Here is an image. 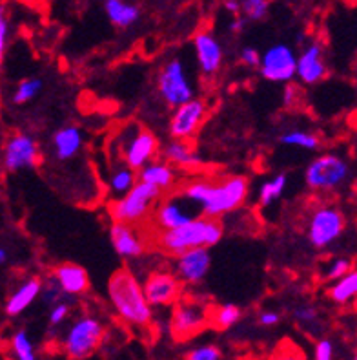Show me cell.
I'll return each instance as SVG.
<instances>
[{"label": "cell", "instance_id": "cell-1", "mask_svg": "<svg viewBox=\"0 0 357 360\" xmlns=\"http://www.w3.org/2000/svg\"><path fill=\"white\" fill-rule=\"evenodd\" d=\"M186 200H190L206 218H224L239 210L250 194L246 176H222V178H194L177 187Z\"/></svg>", "mask_w": 357, "mask_h": 360}, {"label": "cell", "instance_id": "cell-2", "mask_svg": "<svg viewBox=\"0 0 357 360\" xmlns=\"http://www.w3.org/2000/svg\"><path fill=\"white\" fill-rule=\"evenodd\" d=\"M108 300L119 319L135 329H148L154 320V307L146 298L142 282L130 269L122 267L106 283Z\"/></svg>", "mask_w": 357, "mask_h": 360}, {"label": "cell", "instance_id": "cell-3", "mask_svg": "<svg viewBox=\"0 0 357 360\" xmlns=\"http://www.w3.org/2000/svg\"><path fill=\"white\" fill-rule=\"evenodd\" d=\"M222 234H224V225L221 219L197 216L181 227L161 231V233H154L149 236L159 251L175 258V256L190 251V249H197V247L212 249L213 245L221 242Z\"/></svg>", "mask_w": 357, "mask_h": 360}, {"label": "cell", "instance_id": "cell-4", "mask_svg": "<svg viewBox=\"0 0 357 360\" xmlns=\"http://www.w3.org/2000/svg\"><path fill=\"white\" fill-rule=\"evenodd\" d=\"M352 179V165L341 154L325 152L316 155L304 170V185L316 194H335Z\"/></svg>", "mask_w": 357, "mask_h": 360}, {"label": "cell", "instance_id": "cell-5", "mask_svg": "<svg viewBox=\"0 0 357 360\" xmlns=\"http://www.w3.org/2000/svg\"><path fill=\"white\" fill-rule=\"evenodd\" d=\"M161 198H163V192L139 179L135 187L128 194L117 198V200H112L108 214L112 221L142 227L149 221Z\"/></svg>", "mask_w": 357, "mask_h": 360}, {"label": "cell", "instance_id": "cell-6", "mask_svg": "<svg viewBox=\"0 0 357 360\" xmlns=\"http://www.w3.org/2000/svg\"><path fill=\"white\" fill-rule=\"evenodd\" d=\"M307 240L314 249L325 251L343 238L346 231V216L334 203H319L308 212Z\"/></svg>", "mask_w": 357, "mask_h": 360}, {"label": "cell", "instance_id": "cell-7", "mask_svg": "<svg viewBox=\"0 0 357 360\" xmlns=\"http://www.w3.org/2000/svg\"><path fill=\"white\" fill-rule=\"evenodd\" d=\"M157 96L168 108H177L195 97V84L190 70L181 57L164 60L155 77Z\"/></svg>", "mask_w": 357, "mask_h": 360}, {"label": "cell", "instance_id": "cell-8", "mask_svg": "<svg viewBox=\"0 0 357 360\" xmlns=\"http://www.w3.org/2000/svg\"><path fill=\"white\" fill-rule=\"evenodd\" d=\"M105 338V324L95 315H81L75 319L60 338L64 355L69 360H84L97 352Z\"/></svg>", "mask_w": 357, "mask_h": 360}, {"label": "cell", "instance_id": "cell-9", "mask_svg": "<svg viewBox=\"0 0 357 360\" xmlns=\"http://www.w3.org/2000/svg\"><path fill=\"white\" fill-rule=\"evenodd\" d=\"M212 306L199 298H181L172 309L170 333L175 342H188L210 328Z\"/></svg>", "mask_w": 357, "mask_h": 360}, {"label": "cell", "instance_id": "cell-10", "mask_svg": "<svg viewBox=\"0 0 357 360\" xmlns=\"http://www.w3.org/2000/svg\"><path fill=\"white\" fill-rule=\"evenodd\" d=\"M121 136L122 161L131 169H135L137 172L149 161L157 160V155L161 154V146L155 134L139 124L131 123L124 127Z\"/></svg>", "mask_w": 357, "mask_h": 360}, {"label": "cell", "instance_id": "cell-11", "mask_svg": "<svg viewBox=\"0 0 357 360\" xmlns=\"http://www.w3.org/2000/svg\"><path fill=\"white\" fill-rule=\"evenodd\" d=\"M199 210L195 209V205L190 200H186L181 192L175 191L170 196H163L161 201L155 207L154 214L148 221L149 234L161 233V231H170V229L181 227V225L188 224L194 218H197Z\"/></svg>", "mask_w": 357, "mask_h": 360}, {"label": "cell", "instance_id": "cell-12", "mask_svg": "<svg viewBox=\"0 0 357 360\" xmlns=\"http://www.w3.org/2000/svg\"><path fill=\"white\" fill-rule=\"evenodd\" d=\"M41 148L35 137L24 132H13L6 137L2 146V167L6 172L17 174L33 170L41 165Z\"/></svg>", "mask_w": 357, "mask_h": 360}, {"label": "cell", "instance_id": "cell-13", "mask_svg": "<svg viewBox=\"0 0 357 360\" xmlns=\"http://www.w3.org/2000/svg\"><path fill=\"white\" fill-rule=\"evenodd\" d=\"M259 73L268 82L288 84V82H292L297 77V55L285 42L271 44L261 55Z\"/></svg>", "mask_w": 357, "mask_h": 360}, {"label": "cell", "instance_id": "cell-14", "mask_svg": "<svg viewBox=\"0 0 357 360\" xmlns=\"http://www.w3.org/2000/svg\"><path fill=\"white\" fill-rule=\"evenodd\" d=\"M208 115V105L199 97H194L184 105L172 110L170 121H168V134L172 139H184L194 141V137L199 134L201 127Z\"/></svg>", "mask_w": 357, "mask_h": 360}, {"label": "cell", "instance_id": "cell-15", "mask_svg": "<svg viewBox=\"0 0 357 360\" xmlns=\"http://www.w3.org/2000/svg\"><path fill=\"white\" fill-rule=\"evenodd\" d=\"M182 285L175 271L155 269L146 274L142 288H144L146 298L151 307H168L175 306L182 298Z\"/></svg>", "mask_w": 357, "mask_h": 360}, {"label": "cell", "instance_id": "cell-16", "mask_svg": "<svg viewBox=\"0 0 357 360\" xmlns=\"http://www.w3.org/2000/svg\"><path fill=\"white\" fill-rule=\"evenodd\" d=\"M148 231H142V227L130 224H121V221H112L109 225V240L114 245L115 252L124 260H137L144 256L148 249Z\"/></svg>", "mask_w": 357, "mask_h": 360}, {"label": "cell", "instance_id": "cell-17", "mask_svg": "<svg viewBox=\"0 0 357 360\" xmlns=\"http://www.w3.org/2000/svg\"><path fill=\"white\" fill-rule=\"evenodd\" d=\"M212 267L208 247H197L173 258V271L184 285H201Z\"/></svg>", "mask_w": 357, "mask_h": 360}, {"label": "cell", "instance_id": "cell-18", "mask_svg": "<svg viewBox=\"0 0 357 360\" xmlns=\"http://www.w3.org/2000/svg\"><path fill=\"white\" fill-rule=\"evenodd\" d=\"M328 75V64L325 59V48L321 42L312 41L297 55V81L304 86H314L325 81Z\"/></svg>", "mask_w": 357, "mask_h": 360}, {"label": "cell", "instance_id": "cell-19", "mask_svg": "<svg viewBox=\"0 0 357 360\" xmlns=\"http://www.w3.org/2000/svg\"><path fill=\"white\" fill-rule=\"evenodd\" d=\"M194 51L197 68L204 77L217 75L224 63V48L212 32H199L194 37Z\"/></svg>", "mask_w": 357, "mask_h": 360}, {"label": "cell", "instance_id": "cell-20", "mask_svg": "<svg viewBox=\"0 0 357 360\" xmlns=\"http://www.w3.org/2000/svg\"><path fill=\"white\" fill-rule=\"evenodd\" d=\"M84 148V132L77 124H64L51 136V154L57 161L75 160Z\"/></svg>", "mask_w": 357, "mask_h": 360}, {"label": "cell", "instance_id": "cell-21", "mask_svg": "<svg viewBox=\"0 0 357 360\" xmlns=\"http://www.w3.org/2000/svg\"><path fill=\"white\" fill-rule=\"evenodd\" d=\"M42 289H44V280L39 276H29L24 278L18 283L13 291L9 292V297L4 302V313L8 316H18L22 315L27 307L32 306L36 298H41Z\"/></svg>", "mask_w": 357, "mask_h": 360}, {"label": "cell", "instance_id": "cell-22", "mask_svg": "<svg viewBox=\"0 0 357 360\" xmlns=\"http://www.w3.org/2000/svg\"><path fill=\"white\" fill-rule=\"evenodd\" d=\"M161 158L173 165L177 170H186V172H195L203 167V160L195 150L194 143L184 139H170L161 148Z\"/></svg>", "mask_w": 357, "mask_h": 360}, {"label": "cell", "instance_id": "cell-23", "mask_svg": "<svg viewBox=\"0 0 357 360\" xmlns=\"http://www.w3.org/2000/svg\"><path fill=\"white\" fill-rule=\"evenodd\" d=\"M51 278L59 283L60 289L68 297H81L90 289V276H88L86 269L79 264H72V262L55 265V269L51 271Z\"/></svg>", "mask_w": 357, "mask_h": 360}, {"label": "cell", "instance_id": "cell-24", "mask_svg": "<svg viewBox=\"0 0 357 360\" xmlns=\"http://www.w3.org/2000/svg\"><path fill=\"white\" fill-rule=\"evenodd\" d=\"M139 179L151 185V187L159 188L163 194L164 192L173 191L177 187V183H179V179H177V169L173 165L168 163V161H164L163 158H157V160L144 165L139 170Z\"/></svg>", "mask_w": 357, "mask_h": 360}, {"label": "cell", "instance_id": "cell-25", "mask_svg": "<svg viewBox=\"0 0 357 360\" xmlns=\"http://www.w3.org/2000/svg\"><path fill=\"white\" fill-rule=\"evenodd\" d=\"M102 8L109 22L119 30L133 26L140 18L139 6L131 4L128 0H102Z\"/></svg>", "mask_w": 357, "mask_h": 360}, {"label": "cell", "instance_id": "cell-26", "mask_svg": "<svg viewBox=\"0 0 357 360\" xmlns=\"http://www.w3.org/2000/svg\"><path fill=\"white\" fill-rule=\"evenodd\" d=\"M137 181H139V172H137L135 169L128 167V165L122 161L121 165L114 167L112 172H109L108 181H106V188H108L109 196L114 198V200H117V198L124 196V194H128L131 188L135 187Z\"/></svg>", "mask_w": 357, "mask_h": 360}, {"label": "cell", "instance_id": "cell-27", "mask_svg": "<svg viewBox=\"0 0 357 360\" xmlns=\"http://www.w3.org/2000/svg\"><path fill=\"white\" fill-rule=\"evenodd\" d=\"M328 298L337 306H349L357 300V267L328 288Z\"/></svg>", "mask_w": 357, "mask_h": 360}, {"label": "cell", "instance_id": "cell-28", "mask_svg": "<svg viewBox=\"0 0 357 360\" xmlns=\"http://www.w3.org/2000/svg\"><path fill=\"white\" fill-rule=\"evenodd\" d=\"M279 143L292 148H303V150H317L321 146V137L317 136L312 130H304V128H290L286 132L279 136Z\"/></svg>", "mask_w": 357, "mask_h": 360}, {"label": "cell", "instance_id": "cell-29", "mask_svg": "<svg viewBox=\"0 0 357 360\" xmlns=\"http://www.w3.org/2000/svg\"><path fill=\"white\" fill-rule=\"evenodd\" d=\"M241 316H243V311L236 304L215 306L210 311V328L217 329V331H227L239 322Z\"/></svg>", "mask_w": 357, "mask_h": 360}, {"label": "cell", "instance_id": "cell-30", "mask_svg": "<svg viewBox=\"0 0 357 360\" xmlns=\"http://www.w3.org/2000/svg\"><path fill=\"white\" fill-rule=\"evenodd\" d=\"M286 185H288V176L286 174H277L274 178L267 179L259 187L257 192V201L261 207H270L274 205L277 200L283 198L286 191Z\"/></svg>", "mask_w": 357, "mask_h": 360}, {"label": "cell", "instance_id": "cell-31", "mask_svg": "<svg viewBox=\"0 0 357 360\" xmlns=\"http://www.w3.org/2000/svg\"><path fill=\"white\" fill-rule=\"evenodd\" d=\"M9 356L13 360H36L35 346L26 329H17L8 342Z\"/></svg>", "mask_w": 357, "mask_h": 360}, {"label": "cell", "instance_id": "cell-32", "mask_svg": "<svg viewBox=\"0 0 357 360\" xmlns=\"http://www.w3.org/2000/svg\"><path fill=\"white\" fill-rule=\"evenodd\" d=\"M42 86H44V82L39 77L22 79V81L17 84V88H15L13 91V97H11L13 105L22 106L27 105V103H32V101L42 91Z\"/></svg>", "mask_w": 357, "mask_h": 360}, {"label": "cell", "instance_id": "cell-33", "mask_svg": "<svg viewBox=\"0 0 357 360\" xmlns=\"http://www.w3.org/2000/svg\"><path fill=\"white\" fill-rule=\"evenodd\" d=\"M268 360H308V356L299 344H295L290 338H285L271 349Z\"/></svg>", "mask_w": 357, "mask_h": 360}, {"label": "cell", "instance_id": "cell-34", "mask_svg": "<svg viewBox=\"0 0 357 360\" xmlns=\"http://www.w3.org/2000/svg\"><path fill=\"white\" fill-rule=\"evenodd\" d=\"M353 269V262L346 256H335L332 258L328 264L325 265V271H323V278L326 282H337L339 278H343L344 274H349Z\"/></svg>", "mask_w": 357, "mask_h": 360}, {"label": "cell", "instance_id": "cell-35", "mask_svg": "<svg viewBox=\"0 0 357 360\" xmlns=\"http://www.w3.org/2000/svg\"><path fill=\"white\" fill-rule=\"evenodd\" d=\"M270 2L271 0H241V6H243L241 13L252 22H259L262 18H267L270 11Z\"/></svg>", "mask_w": 357, "mask_h": 360}, {"label": "cell", "instance_id": "cell-36", "mask_svg": "<svg viewBox=\"0 0 357 360\" xmlns=\"http://www.w3.org/2000/svg\"><path fill=\"white\" fill-rule=\"evenodd\" d=\"M184 360H222V353L213 344H203L186 353Z\"/></svg>", "mask_w": 357, "mask_h": 360}, {"label": "cell", "instance_id": "cell-37", "mask_svg": "<svg viewBox=\"0 0 357 360\" xmlns=\"http://www.w3.org/2000/svg\"><path fill=\"white\" fill-rule=\"evenodd\" d=\"M69 311H72V304L69 300L62 298L60 302L53 304L50 309V315H48V322H50L51 328H59L60 324H64L69 316Z\"/></svg>", "mask_w": 357, "mask_h": 360}, {"label": "cell", "instance_id": "cell-38", "mask_svg": "<svg viewBox=\"0 0 357 360\" xmlns=\"http://www.w3.org/2000/svg\"><path fill=\"white\" fill-rule=\"evenodd\" d=\"M66 297H68V295H66V292L60 289L59 283L55 282L51 276L48 282H44V289H42L41 298L46 302V304H51V306H53V304H57V302H60L62 298H66Z\"/></svg>", "mask_w": 357, "mask_h": 360}, {"label": "cell", "instance_id": "cell-39", "mask_svg": "<svg viewBox=\"0 0 357 360\" xmlns=\"http://www.w3.org/2000/svg\"><path fill=\"white\" fill-rule=\"evenodd\" d=\"M301 97H303V91L297 84L294 82H288L285 84V90H283V96H281V101H283V106L285 108H295L301 103Z\"/></svg>", "mask_w": 357, "mask_h": 360}, {"label": "cell", "instance_id": "cell-40", "mask_svg": "<svg viewBox=\"0 0 357 360\" xmlns=\"http://www.w3.org/2000/svg\"><path fill=\"white\" fill-rule=\"evenodd\" d=\"M335 349L330 338H321L314 346V359L312 360H334Z\"/></svg>", "mask_w": 357, "mask_h": 360}, {"label": "cell", "instance_id": "cell-41", "mask_svg": "<svg viewBox=\"0 0 357 360\" xmlns=\"http://www.w3.org/2000/svg\"><path fill=\"white\" fill-rule=\"evenodd\" d=\"M261 55L255 48L252 46H244L243 50L239 51V60L243 66L246 68H259V64H261Z\"/></svg>", "mask_w": 357, "mask_h": 360}, {"label": "cell", "instance_id": "cell-42", "mask_svg": "<svg viewBox=\"0 0 357 360\" xmlns=\"http://www.w3.org/2000/svg\"><path fill=\"white\" fill-rule=\"evenodd\" d=\"M294 316L299 324L310 326L314 322H317V309L314 306H299L297 309L294 311Z\"/></svg>", "mask_w": 357, "mask_h": 360}, {"label": "cell", "instance_id": "cell-43", "mask_svg": "<svg viewBox=\"0 0 357 360\" xmlns=\"http://www.w3.org/2000/svg\"><path fill=\"white\" fill-rule=\"evenodd\" d=\"M9 37H11L9 20L4 13H0V55H4V51L8 50Z\"/></svg>", "mask_w": 357, "mask_h": 360}, {"label": "cell", "instance_id": "cell-44", "mask_svg": "<svg viewBox=\"0 0 357 360\" xmlns=\"http://www.w3.org/2000/svg\"><path fill=\"white\" fill-rule=\"evenodd\" d=\"M257 320L262 328H274V326H277L281 322V315L277 313V311L267 309V311H262Z\"/></svg>", "mask_w": 357, "mask_h": 360}, {"label": "cell", "instance_id": "cell-45", "mask_svg": "<svg viewBox=\"0 0 357 360\" xmlns=\"http://www.w3.org/2000/svg\"><path fill=\"white\" fill-rule=\"evenodd\" d=\"M246 22H248V18L244 17V15H236V17L231 18V22L228 24V30H230V33H234V35L243 33L244 27H246Z\"/></svg>", "mask_w": 357, "mask_h": 360}, {"label": "cell", "instance_id": "cell-46", "mask_svg": "<svg viewBox=\"0 0 357 360\" xmlns=\"http://www.w3.org/2000/svg\"><path fill=\"white\" fill-rule=\"evenodd\" d=\"M222 6H224V9H227L228 13L230 15H243L241 11H243V6H241V0H224L222 2Z\"/></svg>", "mask_w": 357, "mask_h": 360}, {"label": "cell", "instance_id": "cell-47", "mask_svg": "<svg viewBox=\"0 0 357 360\" xmlns=\"http://www.w3.org/2000/svg\"><path fill=\"white\" fill-rule=\"evenodd\" d=\"M8 258H9L8 249H6V247H0V264L4 265L6 262H8Z\"/></svg>", "mask_w": 357, "mask_h": 360}, {"label": "cell", "instance_id": "cell-48", "mask_svg": "<svg viewBox=\"0 0 357 360\" xmlns=\"http://www.w3.org/2000/svg\"><path fill=\"white\" fill-rule=\"evenodd\" d=\"M352 360H357V347H356V352H353V359Z\"/></svg>", "mask_w": 357, "mask_h": 360}, {"label": "cell", "instance_id": "cell-49", "mask_svg": "<svg viewBox=\"0 0 357 360\" xmlns=\"http://www.w3.org/2000/svg\"><path fill=\"white\" fill-rule=\"evenodd\" d=\"M353 137H356V145H357V127H356V132H353Z\"/></svg>", "mask_w": 357, "mask_h": 360}, {"label": "cell", "instance_id": "cell-50", "mask_svg": "<svg viewBox=\"0 0 357 360\" xmlns=\"http://www.w3.org/2000/svg\"><path fill=\"white\" fill-rule=\"evenodd\" d=\"M356 311H357V300H356Z\"/></svg>", "mask_w": 357, "mask_h": 360}]
</instances>
